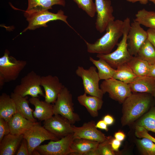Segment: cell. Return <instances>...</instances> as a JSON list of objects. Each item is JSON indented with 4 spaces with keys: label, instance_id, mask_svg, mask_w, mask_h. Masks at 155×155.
<instances>
[{
    "label": "cell",
    "instance_id": "1",
    "mask_svg": "<svg viewBox=\"0 0 155 155\" xmlns=\"http://www.w3.org/2000/svg\"><path fill=\"white\" fill-rule=\"evenodd\" d=\"M150 95L145 93H133L125 99L123 103L122 126L133 123L148 111L152 102Z\"/></svg>",
    "mask_w": 155,
    "mask_h": 155
},
{
    "label": "cell",
    "instance_id": "2",
    "mask_svg": "<svg viewBox=\"0 0 155 155\" xmlns=\"http://www.w3.org/2000/svg\"><path fill=\"white\" fill-rule=\"evenodd\" d=\"M123 21L116 20L110 22L107 25L106 33L93 43L88 42L84 39L90 53L108 54L111 53L119 39L123 36Z\"/></svg>",
    "mask_w": 155,
    "mask_h": 155
},
{
    "label": "cell",
    "instance_id": "3",
    "mask_svg": "<svg viewBox=\"0 0 155 155\" xmlns=\"http://www.w3.org/2000/svg\"><path fill=\"white\" fill-rule=\"evenodd\" d=\"M130 19L127 18L123 21L124 30L122 39L114 52L108 54H98L96 57L105 60L113 68L127 63L133 56L128 51L127 48V35L130 27Z\"/></svg>",
    "mask_w": 155,
    "mask_h": 155
},
{
    "label": "cell",
    "instance_id": "4",
    "mask_svg": "<svg viewBox=\"0 0 155 155\" xmlns=\"http://www.w3.org/2000/svg\"><path fill=\"white\" fill-rule=\"evenodd\" d=\"M24 11V16L28 22V25L22 33L28 30H33L41 27H46L48 26L47 23L57 20L63 21L73 29L67 20V16L64 14V11L61 9L59 10L57 13L50 12L48 10L31 12Z\"/></svg>",
    "mask_w": 155,
    "mask_h": 155
},
{
    "label": "cell",
    "instance_id": "5",
    "mask_svg": "<svg viewBox=\"0 0 155 155\" xmlns=\"http://www.w3.org/2000/svg\"><path fill=\"white\" fill-rule=\"evenodd\" d=\"M54 115H59L67 119L72 124L80 120L79 116L74 112L72 95L64 87L59 94L53 105Z\"/></svg>",
    "mask_w": 155,
    "mask_h": 155
},
{
    "label": "cell",
    "instance_id": "6",
    "mask_svg": "<svg viewBox=\"0 0 155 155\" xmlns=\"http://www.w3.org/2000/svg\"><path fill=\"white\" fill-rule=\"evenodd\" d=\"M41 78L34 71L30 72L21 79L20 84L15 87L13 92L23 97L28 95L32 97H44L41 87Z\"/></svg>",
    "mask_w": 155,
    "mask_h": 155
},
{
    "label": "cell",
    "instance_id": "7",
    "mask_svg": "<svg viewBox=\"0 0 155 155\" xmlns=\"http://www.w3.org/2000/svg\"><path fill=\"white\" fill-rule=\"evenodd\" d=\"M9 54L6 50L0 58V75L5 82L16 80L27 64L26 61L17 60Z\"/></svg>",
    "mask_w": 155,
    "mask_h": 155
},
{
    "label": "cell",
    "instance_id": "8",
    "mask_svg": "<svg viewBox=\"0 0 155 155\" xmlns=\"http://www.w3.org/2000/svg\"><path fill=\"white\" fill-rule=\"evenodd\" d=\"M75 73L82 79L84 93L102 99L104 94L99 87L100 79L95 67L92 66L85 69L82 66H79Z\"/></svg>",
    "mask_w": 155,
    "mask_h": 155
},
{
    "label": "cell",
    "instance_id": "9",
    "mask_svg": "<svg viewBox=\"0 0 155 155\" xmlns=\"http://www.w3.org/2000/svg\"><path fill=\"white\" fill-rule=\"evenodd\" d=\"M24 137L27 142L29 155H32L33 151L44 141L59 140V137L50 132L38 122L24 134Z\"/></svg>",
    "mask_w": 155,
    "mask_h": 155
},
{
    "label": "cell",
    "instance_id": "10",
    "mask_svg": "<svg viewBox=\"0 0 155 155\" xmlns=\"http://www.w3.org/2000/svg\"><path fill=\"white\" fill-rule=\"evenodd\" d=\"M100 88L104 94L108 93L110 98L120 103L132 93L128 84L113 78L104 80Z\"/></svg>",
    "mask_w": 155,
    "mask_h": 155
},
{
    "label": "cell",
    "instance_id": "11",
    "mask_svg": "<svg viewBox=\"0 0 155 155\" xmlns=\"http://www.w3.org/2000/svg\"><path fill=\"white\" fill-rule=\"evenodd\" d=\"M73 140V133L57 141L51 140L47 144L40 145L35 149L42 155H67L71 153V146Z\"/></svg>",
    "mask_w": 155,
    "mask_h": 155
},
{
    "label": "cell",
    "instance_id": "12",
    "mask_svg": "<svg viewBox=\"0 0 155 155\" xmlns=\"http://www.w3.org/2000/svg\"><path fill=\"white\" fill-rule=\"evenodd\" d=\"M140 24L135 20L130 24L127 35V48L130 54L132 56L137 55L140 48L148 38L147 31L144 30Z\"/></svg>",
    "mask_w": 155,
    "mask_h": 155
},
{
    "label": "cell",
    "instance_id": "13",
    "mask_svg": "<svg viewBox=\"0 0 155 155\" xmlns=\"http://www.w3.org/2000/svg\"><path fill=\"white\" fill-rule=\"evenodd\" d=\"M97 18L96 28L100 33L104 32L111 22L115 20L113 9L110 0H95Z\"/></svg>",
    "mask_w": 155,
    "mask_h": 155
},
{
    "label": "cell",
    "instance_id": "14",
    "mask_svg": "<svg viewBox=\"0 0 155 155\" xmlns=\"http://www.w3.org/2000/svg\"><path fill=\"white\" fill-rule=\"evenodd\" d=\"M43 126L59 137H62L73 132L72 124L67 119L59 115H54L44 121Z\"/></svg>",
    "mask_w": 155,
    "mask_h": 155
},
{
    "label": "cell",
    "instance_id": "15",
    "mask_svg": "<svg viewBox=\"0 0 155 155\" xmlns=\"http://www.w3.org/2000/svg\"><path fill=\"white\" fill-rule=\"evenodd\" d=\"M94 121H91L84 124L81 127L73 125V139L82 138L101 142L107 138L97 129Z\"/></svg>",
    "mask_w": 155,
    "mask_h": 155
},
{
    "label": "cell",
    "instance_id": "16",
    "mask_svg": "<svg viewBox=\"0 0 155 155\" xmlns=\"http://www.w3.org/2000/svg\"><path fill=\"white\" fill-rule=\"evenodd\" d=\"M41 86L44 92V101L49 103H54L58 96L65 86L56 76L48 75L41 76Z\"/></svg>",
    "mask_w": 155,
    "mask_h": 155
},
{
    "label": "cell",
    "instance_id": "17",
    "mask_svg": "<svg viewBox=\"0 0 155 155\" xmlns=\"http://www.w3.org/2000/svg\"><path fill=\"white\" fill-rule=\"evenodd\" d=\"M129 84L132 93H147L153 96L155 93V79L148 75L137 76Z\"/></svg>",
    "mask_w": 155,
    "mask_h": 155
},
{
    "label": "cell",
    "instance_id": "18",
    "mask_svg": "<svg viewBox=\"0 0 155 155\" xmlns=\"http://www.w3.org/2000/svg\"><path fill=\"white\" fill-rule=\"evenodd\" d=\"M30 103L35 107L33 114L34 117L40 121H45L54 115L53 105L45 101L40 100L38 97H31Z\"/></svg>",
    "mask_w": 155,
    "mask_h": 155
},
{
    "label": "cell",
    "instance_id": "19",
    "mask_svg": "<svg viewBox=\"0 0 155 155\" xmlns=\"http://www.w3.org/2000/svg\"><path fill=\"white\" fill-rule=\"evenodd\" d=\"M37 122H34L17 113L8 122L10 133L16 135L24 134Z\"/></svg>",
    "mask_w": 155,
    "mask_h": 155
},
{
    "label": "cell",
    "instance_id": "20",
    "mask_svg": "<svg viewBox=\"0 0 155 155\" xmlns=\"http://www.w3.org/2000/svg\"><path fill=\"white\" fill-rule=\"evenodd\" d=\"M24 138V134L16 135L9 133L0 142V155H13Z\"/></svg>",
    "mask_w": 155,
    "mask_h": 155
},
{
    "label": "cell",
    "instance_id": "21",
    "mask_svg": "<svg viewBox=\"0 0 155 155\" xmlns=\"http://www.w3.org/2000/svg\"><path fill=\"white\" fill-rule=\"evenodd\" d=\"M77 100L92 117H95L98 116V111L101 109L103 104L102 98L94 96H88L84 93L78 96Z\"/></svg>",
    "mask_w": 155,
    "mask_h": 155
},
{
    "label": "cell",
    "instance_id": "22",
    "mask_svg": "<svg viewBox=\"0 0 155 155\" xmlns=\"http://www.w3.org/2000/svg\"><path fill=\"white\" fill-rule=\"evenodd\" d=\"M10 96L15 103L17 113L30 121L36 122L33 115V111L29 106L30 102L28 100L27 96L22 97L13 92H12Z\"/></svg>",
    "mask_w": 155,
    "mask_h": 155
},
{
    "label": "cell",
    "instance_id": "23",
    "mask_svg": "<svg viewBox=\"0 0 155 155\" xmlns=\"http://www.w3.org/2000/svg\"><path fill=\"white\" fill-rule=\"evenodd\" d=\"M99 143L84 139H73L71 146V154L86 155L89 152L96 149Z\"/></svg>",
    "mask_w": 155,
    "mask_h": 155
},
{
    "label": "cell",
    "instance_id": "24",
    "mask_svg": "<svg viewBox=\"0 0 155 155\" xmlns=\"http://www.w3.org/2000/svg\"><path fill=\"white\" fill-rule=\"evenodd\" d=\"M17 111L15 103L10 96L3 93L0 96V118L8 122Z\"/></svg>",
    "mask_w": 155,
    "mask_h": 155
},
{
    "label": "cell",
    "instance_id": "25",
    "mask_svg": "<svg viewBox=\"0 0 155 155\" xmlns=\"http://www.w3.org/2000/svg\"><path fill=\"white\" fill-rule=\"evenodd\" d=\"M28 5L26 11H39L52 9L55 5L65 6V0H28Z\"/></svg>",
    "mask_w": 155,
    "mask_h": 155
},
{
    "label": "cell",
    "instance_id": "26",
    "mask_svg": "<svg viewBox=\"0 0 155 155\" xmlns=\"http://www.w3.org/2000/svg\"><path fill=\"white\" fill-rule=\"evenodd\" d=\"M89 60L97 69L100 80L113 78L116 69L111 67L105 60L101 59L96 60L91 57H90Z\"/></svg>",
    "mask_w": 155,
    "mask_h": 155
},
{
    "label": "cell",
    "instance_id": "27",
    "mask_svg": "<svg viewBox=\"0 0 155 155\" xmlns=\"http://www.w3.org/2000/svg\"><path fill=\"white\" fill-rule=\"evenodd\" d=\"M137 76L127 63L117 68L113 78L129 84L132 82Z\"/></svg>",
    "mask_w": 155,
    "mask_h": 155
},
{
    "label": "cell",
    "instance_id": "28",
    "mask_svg": "<svg viewBox=\"0 0 155 155\" xmlns=\"http://www.w3.org/2000/svg\"><path fill=\"white\" fill-rule=\"evenodd\" d=\"M127 63L137 76L147 75L150 64L137 55L133 56Z\"/></svg>",
    "mask_w": 155,
    "mask_h": 155
},
{
    "label": "cell",
    "instance_id": "29",
    "mask_svg": "<svg viewBox=\"0 0 155 155\" xmlns=\"http://www.w3.org/2000/svg\"><path fill=\"white\" fill-rule=\"evenodd\" d=\"M135 16L134 20L141 25L155 30V12L148 11L144 8L139 10Z\"/></svg>",
    "mask_w": 155,
    "mask_h": 155
},
{
    "label": "cell",
    "instance_id": "30",
    "mask_svg": "<svg viewBox=\"0 0 155 155\" xmlns=\"http://www.w3.org/2000/svg\"><path fill=\"white\" fill-rule=\"evenodd\" d=\"M137 55L150 65L155 64V49L148 38L140 48Z\"/></svg>",
    "mask_w": 155,
    "mask_h": 155
},
{
    "label": "cell",
    "instance_id": "31",
    "mask_svg": "<svg viewBox=\"0 0 155 155\" xmlns=\"http://www.w3.org/2000/svg\"><path fill=\"white\" fill-rule=\"evenodd\" d=\"M135 125L141 126L155 134V106L152 107L137 121Z\"/></svg>",
    "mask_w": 155,
    "mask_h": 155
},
{
    "label": "cell",
    "instance_id": "32",
    "mask_svg": "<svg viewBox=\"0 0 155 155\" xmlns=\"http://www.w3.org/2000/svg\"><path fill=\"white\" fill-rule=\"evenodd\" d=\"M136 142L140 151L143 155H155V143L146 137L137 140Z\"/></svg>",
    "mask_w": 155,
    "mask_h": 155
},
{
    "label": "cell",
    "instance_id": "33",
    "mask_svg": "<svg viewBox=\"0 0 155 155\" xmlns=\"http://www.w3.org/2000/svg\"><path fill=\"white\" fill-rule=\"evenodd\" d=\"M78 7L84 11L91 18L94 17L96 12L95 3L93 0H73Z\"/></svg>",
    "mask_w": 155,
    "mask_h": 155
},
{
    "label": "cell",
    "instance_id": "34",
    "mask_svg": "<svg viewBox=\"0 0 155 155\" xmlns=\"http://www.w3.org/2000/svg\"><path fill=\"white\" fill-rule=\"evenodd\" d=\"M97 149L99 155H115L116 152L112 149L110 143V136L103 142L99 143Z\"/></svg>",
    "mask_w": 155,
    "mask_h": 155
},
{
    "label": "cell",
    "instance_id": "35",
    "mask_svg": "<svg viewBox=\"0 0 155 155\" xmlns=\"http://www.w3.org/2000/svg\"><path fill=\"white\" fill-rule=\"evenodd\" d=\"M10 133L9 127L8 122L4 119L0 118V142L5 136Z\"/></svg>",
    "mask_w": 155,
    "mask_h": 155
},
{
    "label": "cell",
    "instance_id": "36",
    "mask_svg": "<svg viewBox=\"0 0 155 155\" xmlns=\"http://www.w3.org/2000/svg\"><path fill=\"white\" fill-rule=\"evenodd\" d=\"M16 155H29L27 142L26 140L24 137L20 147Z\"/></svg>",
    "mask_w": 155,
    "mask_h": 155
},
{
    "label": "cell",
    "instance_id": "37",
    "mask_svg": "<svg viewBox=\"0 0 155 155\" xmlns=\"http://www.w3.org/2000/svg\"><path fill=\"white\" fill-rule=\"evenodd\" d=\"M137 135L139 138L146 137L155 143V138L150 135L148 131L143 127H141L138 130Z\"/></svg>",
    "mask_w": 155,
    "mask_h": 155
},
{
    "label": "cell",
    "instance_id": "38",
    "mask_svg": "<svg viewBox=\"0 0 155 155\" xmlns=\"http://www.w3.org/2000/svg\"><path fill=\"white\" fill-rule=\"evenodd\" d=\"M110 143L113 150L116 152H119L121 142L110 136Z\"/></svg>",
    "mask_w": 155,
    "mask_h": 155
},
{
    "label": "cell",
    "instance_id": "39",
    "mask_svg": "<svg viewBox=\"0 0 155 155\" xmlns=\"http://www.w3.org/2000/svg\"><path fill=\"white\" fill-rule=\"evenodd\" d=\"M147 31L148 34V39L155 49V30L149 28Z\"/></svg>",
    "mask_w": 155,
    "mask_h": 155
},
{
    "label": "cell",
    "instance_id": "40",
    "mask_svg": "<svg viewBox=\"0 0 155 155\" xmlns=\"http://www.w3.org/2000/svg\"><path fill=\"white\" fill-rule=\"evenodd\" d=\"M96 126L97 128L105 130L106 131H108V125L103 120L99 121L96 124Z\"/></svg>",
    "mask_w": 155,
    "mask_h": 155
},
{
    "label": "cell",
    "instance_id": "41",
    "mask_svg": "<svg viewBox=\"0 0 155 155\" xmlns=\"http://www.w3.org/2000/svg\"><path fill=\"white\" fill-rule=\"evenodd\" d=\"M125 137V133L123 131L120 130L115 132L114 134V137L121 142L124 140Z\"/></svg>",
    "mask_w": 155,
    "mask_h": 155
},
{
    "label": "cell",
    "instance_id": "42",
    "mask_svg": "<svg viewBox=\"0 0 155 155\" xmlns=\"http://www.w3.org/2000/svg\"><path fill=\"white\" fill-rule=\"evenodd\" d=\"M103 120L108 125H112L114 122V119L113 117L108 114L105 115Z\"/></svg>",
    "mask_w": 155,
    "mask_h": 155
},
{
    "label": "cell",
    "instance_id": "43",
    "mask_svg": "<svg viewBox=\"0 0 155 155\" xmlns=\"http://www.w3.org/2000/svg\"><path fill=\"white\" fill-rule=\"evenodd\" d=\"M148 76L155 79V64L150 65Z\"/></svg>",
    "mask_w": 155,
    "mask_h": 155
},
{
    "label": "cell",
    "instance_id": "44",
    "mask_svg": "<svg viewBox=\"0 0 155 155\" xmlns=\"http://www.w3.org/2000/svg\"><path fill=\"white\" fill-rule=\"evenodd\" d=\"M127 1L134 3L137 1H139L141 4H146L148 2L149 0H126Z\"/></svg>",
    "mask_w": 155,
    "mask_h": 155
},
{
    "label": "cell",
    "instance_id": "45",
    "mask_svg": "<svg viewBox=\"0 0 155 155\" xmlns=\"http://www.w3.org/2000/svg\"><path fill=\"white\" fill-rule=\"evenodd\" d=\"M5 83V81L3 78L0 75V88L1 89Z\"/></svg>",
    "mask_w": 155,
    "mask_h": 155
},
{
    "label": "cell",
    "instance_id": "46",
    "mask_svg": "<svg viewBox=\"0 0 155 155\" xmlns=\"http://www.w3.org/2000/svg\"><path fill=\"white\" fill-rule=\"evenodd\" d=\"M39 152L36 149L34 150L32 153V155H40Z\"/></svg>",
    "mask_w": 155,
    "mask_h": 155
},
{
    "label": "cell",
    "instance_id": "47",
    "mask_svg": "<svg viewBox=\"0 0 155 155\" xmlns=\"http://www.w3.org/2000/svg\"><path fill=\"white\" fill-rule=\"evenodd\" d=\"M149 1H150L155 4V0H149Z\"/></svg>",
    "mask_w": 155,
    "mask_h": 155
},
{
    "label": "cell",
    "instance_id": "48",
    "mask_svg": "<svg viewBox=\"0 0 155 155\" xmlns=\"http://www.w3.org/2000/svg\"><path fill=\"white\" fill-rule=\"evenodd\" d=\"M153 97H154V100L155 102V93Z\"/></svg>",
    "mask_w": 155,
    "mask_h": 155
}]
</instances>
